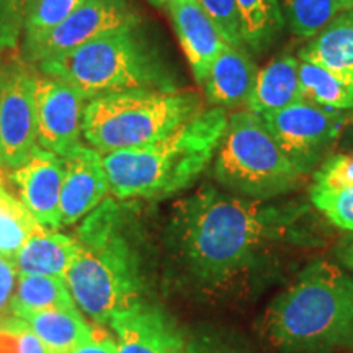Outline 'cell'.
Returning <instances> with one entry per match:
<instances>
[{"label": "cell", "instance_id": "obj_1", "mask_svg": "<svg viewBox=\"0 0 353 353\" xmlns=\"http://www.w3.org/2000/svg\"><path fill=\"white\" fill-rule=\"evenodd\" d=\"M307 216L304 203L252 200L203 185L175 203L170 236L198 283L223 286L301 239Z\"/></svg>", "mask_w": 353, "mask_h": 353}, {"label": "cell", "instance_id": "obj_2", "mask_svg": "<svg viewBox=\"0 0 353 353\" xmlns=\"http://www.w3.org/2000/svg\"><path fill=\"white\" fill-rule=\"evenodd\" d=\"M128 206L107 198L77 228V255L65 273L81 312L97 324L141 303L139 259L126 234Z\"/></svg>", "mask_w": 353, "mask_h": 353}, {"label": "cell", "instance_id": "obj_3", "mask_svg": "<svg viewBox=\"0 0 353 353\" xmlns=\"http://www.w3.org/2000/svg\"><path fill=\"white\" fill-rule=\"evenodd\" d=\"M228 112L210 107L164 138L103 156L117 200H161L188 188L214 159Z\"/></svg>", "mask_w": 353, "mask_h": 353}, {"label": "cell", "instance_id": "obj_4", "mask_svg": "<svg viewBox=\"0 0 353 353\" xmlns=\"http://www.w3.org/2000/svg\"><path fill=\"white\" fill-rule=\"evenodd\" d=\"M262 330L283 353L353 350V276L329 262L309 265L270 303Z\"/></svg>", "mask_w": 353, "mask_h": 353}, {"label": "cell", "instance_id": "obj_5", "mask_svg": "<svg viewBox=\"0 0 353 353\" xmlns=\"http://www.w3.org/2000/svg\"><path fill=\"white\" fill-rule=\"evenodd\" d=\"M37 65L44 76L76 88L87 101L131 90H182L169 56L143 21L48 57Z\"/></svg>", "mask_w": 353, "mask_h": 353}, {"label": "cell", "instance_id": "obj_6", "mask_svg": "<svg viewBox=\"0 0 353 353\" xmlns=\"http://www.w3.org/2000/svg\"><path fill=\"white\" fill-rule=\"evenodd\" d=\"M205 110L193 90H131L87 101L82 118L85 143L105 154L145 145Z\"/></svg>", "mask_w": 353, "mask_h": 353}, {"label": "cell", "instance_id": "obj_7", "mask_svg": "<svg viewBox=\"0 0 353 353\" xmlns=\"http://www.w3.org/2000/svg\"><path fill=\"white\" fill-rule=\"evenodd\" d=\"M213 175L237 196L265 201L294 192L306 179L281 151L262 117L247 108L228 118Z\"/></svg>", "mask_w": 353, "mask_h": 353}, {"label": "cell", "instance_id": "obj_8", "mask_svg": "<svg viewBox=\"0 0 353 353\" xmlns=\"http://www.w3.org/2000/svg\"><path fill=\"white\" fill-rule=\"evenodd\" d=\"M262 120L299 174L307 176L327 157L347 125V114L307 100H298Z\"/></svg>", "mask_w": 353, "mask_h": 353}, {"label": "cell", "instance_id": "obj_9", "mask_svg": "<svg viewBox=\"0 0 353 353\" xmlns=\"http://www.w3.org/2000/svg\"><path fill=\"white\" fill-rule=\"evenodd\" d=\"M139 21H143V17L130 0H85L50 32L23 39L21 59L28 64H38L39 61L77 50L103 34Z\"/></svg>", "mask_w": 353, "mask_h": 353}, {"label": "cell", "instance_id": "obj_10", "mask_svg": "<svg viewBox=\"0 0 353 353\" xmlns=\"http://www.w3.org/2000/svg\"><path fill=\"white\" fill-rule=\"evenodd\" d=\"M37 74L23 59L0 64V145L3 169L20 167L38 148Z\"/></svg>", "mask_w": 353, "mask_h": 353}, {"label": "cell", "instance_id": "obj_11", "mask_svg": "<svg viewBox=\"0 0 353 353\" xmlns=\"http://www.w3.org/2000/svg\"><path fill=\"white\" fill-rule=\"evenodd\" d=\"M34 103L38 145L56 156L65 157L81 144L87 99L59 79L37 74Z\"/></svg>", "mask_w": 353, "mask_h": 353}, {"label": "cell", "instance_id": "obj_12", "mask_svg": "<svg viewBox=\"0 0 353 353\" xmlns=\"http://www.w3.org/2000/svg\"><path fill=\"white\" fill-rule=\"evenodd\" d=\"M63 179V157L38 145L23 164L10 170L8 182L15 187L17 196L41 226L57 229L61 228Z\"/></svg>", "mask_w": 353, "mask_h": 353}, {"label": "cell", "instance_id": "obj_13", "mask_svg": "<svg viewBox=\"0 0 353 353\" xmlns=\"http://www.w3.org/2000/svg\"><path fill=\"white\" fill-rule=\"evenodd\" d=\"M64 179L61 188V226L81 223L107 200L110 180L103 156L90 145L79 144L63 157Z\"/></svg>", "mask_w": 353, "mask_h": 353}, {"label": "cell", "instance_id": "obj_14", "mask_svg": "<svg viewBox=\"0 0 353 353\" xmlns=\"http://www.w3.org/2000/svg\"><path fill=\"white\" fill-rule=\"evenodd\" d=\"M110 325L118 353H193L169 317L143 303L114 316Z\"/></svg>", "mask_w": 353, "mask_h": 353}, {"label": "cell", "instance_id": "obj_15", "mask_svg": "<svg viewBox=\"0 0 353 353\" xmlns=\"http://www.w3.org/2000/svg\"><path fill=\"white\" fill-rule=\"evenodd\" d=\"M167 12L193 77L201 85L226 43L196 0L179 2L167 8Z\"/></svg>", "mask_w": 353, "mask_h": 353}, {"label": "cell", "instance_id": "obj_16", "mask_svg": "<svg viewBox=\"0 0 353 353\" xmlns=\"http://www.w3.org/2000/svg\"><path fill=\"white\" fill-rule=\"evenodd\" d=\"M259 69L247 50L226 44L201 83L211 107L244 110L252 97Z\"/></svg>", "mask_w": 353, "mask_h": 353}, {"label": "cell", "instance_id": "obj_17", "mask_svg": "<svg viewBox=\"0 0 353 353\" xmlns=\"http://www.w3.org/2000/svg\"><path fill=\"white\" fill-rule=\"evenodd\" d=\"M298 56L332 72L353 90V10L339 13Z\"/></svg>", "mask_w": 353, "mask_h": 353}, {"label": "cell", "instance_id": "obj_18", "mask_svg": "<svg viewBox=\"0 0 353 353\" xmlns=\"http://www.w3.org/2000/svg\"><path fill=\"white\" fill-rule=\"evenodd\" d=\"M79 250L77 239L41 226L13 257L19 273L65 276Z\"/></svg>", "mask_w": 353, "mask_h": 353}, {"label": "cell", "instance_id": "obj_19", "mask_svg": "<svg viewBox=\"0 0 353 353\" xmlns=\"http://www.w3.org/2000/svg\"><path fill=\"white\" fill-rule=\"evenodd\" d=\"M299 61L294 56H280L259 70L252 97L247 110L260 114L283 110L294 101L301 100V83H299Z\"/></svg>", "mask_w": 353, "mask_h": 353}, {"label": "cell", "instance_id": "obj_20", "mask_svg": "<svg viewBox=\"0 0 353 353\" xmlns=\"http://www.w3.org/2000/svg\"><path fill=\"white\" fill-rule=\"evenodd\" d=\"M19 319L30 325L48 353H70L94 337L90 325L77 306L28 312Z\"/></svg>", "mask_w": 353, "mask_h": 353}, {"label": "cell", "instance_id": "obj_21", "mask_svg": "<svg viewBox=\"0 0 353 353\" xmlns=\"http://www.w3.org/2000/svg\"><path fill=\"white\" fill-rule=\"evenodd\" d=\"M72 294L63 276L19 273L12 311L15 317L48 309L76 307Z\"/></svg>", "mask_w": 353, "mask_h": 353}, {"label": "cell", "instance_id": "obj_22", "mask_svg": "<svg viewBox=\"0 0 353 353\" xmlns=\"http://www.w3.org/2000/svg\"><path fill=\"white\" fill-rule=\"evenodd\" d=\"M242 21V38L252 52H263L276 41L285 26L278 0H236Z\"/></svg>", "mask_w": 353, "mask_h": 353}, {"label": "cell", "instance_id": "obj_23", "mask_svg": "<svg viewBox=\"0 0 353 353\" xmlns=\"http://www.w3.org/2000/svg\"><path fill=\"white\" fill-rule=\"evenodd\" d=\"M41 224L8 188L6 176L0 175V257L13 260L19 250Z\"/></svg>", "mask_w": 353, "mask_h": 353}, {"label": "cell", "instance_id": "obj_24", "mask_svg": "<svg viewBox=\"0 0 353 353\" xmlns=\"http://www.w3.org/2000/svg\"><path fill=\"white\" fill-rule=\"evenodd\" d=\"M299 61V83L304 100L319 107L347 112L353 110V90L341 79L319 65Z\"/></svg>", "mask_w": 353, "mask_h": 353}, {"label": "cell", "instance_id": "obj_25", "mask_svg": "<svg viewBox=\"0 0 353 353\" xmlns=\"http://www.w3.org/2000/svg\"><path fill=\"white\" fill-rule=\"evenodd\" d=\"M285 25L299 38H314L343 12L339 0H278Z\"/></svg>", "mask_w": 353, "mask_h": 353}, {"label": "cell", "instance_id": "obj_26", "mask_svg": "<svg viewBox=\"0 0 353 353\" xmlns=\"http://www.w3.org/2000/svg\"><path fill=\"white\" fill-rule=\"evenodd\" d=\"M309 200L332 226L353 232V183L329 190L309 187Z\"/></svg>", "mask_w": 353, "mask_h": 353}, {"label": "cell", "instance_id": "obj_27", "mask_svg": "<svg viewBox=\"0 0 353 353\" xmlns=\"http://www.w3.org/2000/svg\"><path fill=\"white\" fill-rule=\"evenodd\" d=\"M85 0H33L25 20L23 39L37 38L50 32L72 12H76Z\"/></svg>", "mask_w": 353, "mask_h": 353}, {"label": "cell", "instance_id": "obj_28", "mask_svg": "<svg viewBox=\"0 0 353 353\" xmlns=\"http://www.w3.org/2000/svg\"><path fill=\"white\" fill-rule=\"evenodd\" d=\"M196 3L213 21L224 43L247 50L242 38V21L236 0H196Z\"/></svg>", "mask_w": 353, "mask_h": 353}, {"label": "cell", "instance_id": "obj_29", "mask_svg": "<svg viewBox=\"0 0 353 353\" xmlns=\"http://www.w3.org/2000/svg\"><path fill=\"white\" fill-rule=\"evenodd\" d=\"M32 2L33 0H0V54L19 46Z\"/></svg>", "mask_w": 353, "mask_h": 353}, {"label": "cell", "instance_id": "obj_30", "mask_svg": "<svg viewBox=\"0 0 353 353\" xmlns=\"http://www.w3.org/2000/svg\"><path fill=\"white\" fill-rule=\"evenodd\" d=\"M0 353H48L23 319L13 317L0 325Z\"/></svg>", "mask_w": 353, "mask_h": 353}, {"label": "cell", "instance_id": "obj_31", "mask_svg": "<svg viewBox=\"0 0 353 353\" xmlns=\"http://www.w3.org/2000/svg\"><path fill=\"white\" fill-rule=\"evenodd\" d=\"M17 278H19V270L15 263L6 257H0V325L15 317L12 311V303Z\"/></svg>", "mask_w": 353, "mask_h": 353}, {"label": "cell", "instance_id": "obj_32", "mask_svg": "<svg viewBox=\"0 0 353 353\" xmlns=\"http://www.w3.org/2000/svg\"><path fill=\"white\" fill-rule=\"evenodd\" d=\"M70 353H118L117 342L112 337L105 335L103 339H94L87 341L82 345L74 348Z\"/></svg>", "mask_w": 353, "mask_h": 353}, {"label": "cell", "instance_id": "obj_33", "mask_svg": "<svg viewBox=\"0 0 353 353\" xmlns=\"http://www.w3.org/2000/svg\"><path fill=\"white\" fill-rule=\"evenodd\" d=\"M337 255L341 262L353 272V232L341 242L337 249Z\"/></svg>", "mask_w": 353, "mask_h": 353}, {"label": "cell", "instance_id": "obj_34", "mask_svg": "<svg viewBox=\"0 0 353 353\" xmlns=\"http://www.w3.org/2000/svg\"><path fill=\"white\" fill-rule=\"evenodd\" d=\"M149 3H151V6H154V7H157V8H169V7H172V6H175V3H179V2H185V0H148Z\"/></svg>", "mask_w": 353, "mask_h": 353}, {"label": "cell", "instance_id": "obj_35", "mask_svg": "<svg viewBox=\"0 0 353 353\" xmlns=\"http://www.w3.org/2000/svg\"><path fill=\"white\" fill-rule=\"evenodd\" d=\"M345 148H347V151L353 152V128L350 131H348V134L345 138Z\"/></svg>", "mask_w": 353, "mask_h": 353}, {"label": "cell", "instance_id": "obj_36", "mask_svg": "<svg viewBox=\"0 0 353 353\" xmlns=\"http://www.w3.org/2000/svg\"><path fill=\"white\" fill-rule=\"evenodd\" d=\"M339 3H341L342 10H353V0H339Z\"/></svg>", "mask_w": 353, "mask_h": 353}, {"label": "cell", "instance_id": "obj_37", "mask_svg": "<svg viewBox=\"0 0 353 353\" xmlns=\"http://www.w3.org/2000/svg\"><path fill=\"white\" fill-rule=\"evenodd\" d=\"M0 169H3V156H2V145H0Z\"/></svg>", "mask_w": 353, "mask_h": 353}, {"label": "cell", "instance_id": "obj_38", "mask_svg": "<svg viewBox=\"0 0 353 353\" xmlns=\"http://www.w3.org/2000/svg\"><path fill=\"white\" fill-rule=\"evenodd\" d=\"M3 63V61H2V54H0V64H2Z\"/></svg>", "mask_w": 353, "mask_h": 353}]
</instances>
